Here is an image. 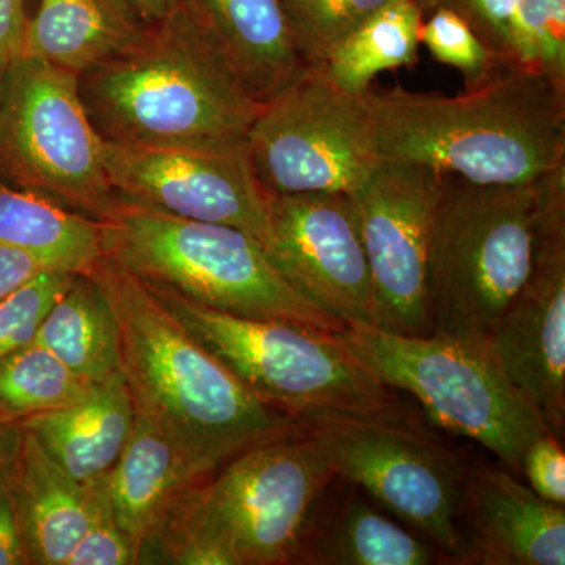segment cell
I'll return each mask as SVG.
<instances>
[{
  "label": "cell",
  "mask_w": 565,
  "mask_h": 565,
  "mask_svg": "<svg viewBox=\"0 0 565 565\" xmlns=\"http://www.w3.org/2000/svg\"><path fill=\"white\" fill-rule=\"evenodd\" d=\"M87 275L117 319L134 412L159 427L200 479L305 429L255 396L120 264L103 256Z\"/></svg>",
  "instance_id": "cell-1"
},
{
  "label": "cell",
  "mask_w": 565,
  "mask_h": 565,
  "mask_svg": "<svg viewBox=\"0 0 565 565\" xmlns=\"http://www.w3.org/2000/svg\"><path fill=\"white\" fill-rule=\"evenodd\" d=\"M382 161L516 185L565 166V85L509 65L459 96L366 92Z\"/></svg>",
  "instance_id": "cell-2"
},
{
  "label": "cell",
  "mask_w": 565,
  "mask_h": 565,
  "mask_svg": "<svg viewBox=\"0 0 565 565\" xmlns=\"http://www.w3.org/2000/svg\"><path fill=\"white\" fill-rule=\"evenodd\" d=\"M337 478L307 426L253 448L178 497L140 563L297 564L315 508Z\"/></svg>",
  "instance_id": "cell-3"
},
{
  "label": "cell",
  "mask_w": 565,
  "mask_h": 565,
  "mask_svg": "<svg viewBox=\"0 0 565 565\" xmlns=\"http://www.w3.org/2000/svg\"><path fill=\"white\" fill-rule=\"evenodd\" d=\"M79 95L104 141L134 147L243 143L263 106L212 54L181 9L85 71Z\"/></svg>",
  "instance_id": "cell-4"
},
{
  "label": "cell",
  "mask_w": 565,
  "mask_h": 565,
  "mask_svg": "<svg viewBox=\"0 0 565 565\" xmlns=\"http://www.w3.org/2000/svg\"><path fill=\"white\" fill-rule=\"evenodd\" d=\"M541 180L476 184L445 173L427 253L433 333L478 344L492 337L534 267Z\"/></svg>",
  "instance_id": "cell-5"
},
{
  "label": "cell",
  "mask_w": 565,
  "mask_h": 565,
  "mask_svg": "<svg viewBox=\"0 0 565 565\" xmlns=\"http://www.w3.org/2000/svg\"><path fill=\"white\" fill-rule=\"evenodd\" d=\"M99 222L104 256L145 285L241 318L307 323L326 332L345 329L303 299L263 244L243 230L188 221L117 193Z\"/></svg>",
  "instance_id": "cell-6"
},
{
  "label": "cell",
  "mask_w": 565,
  "mask_h": 565,
  "mask_svg": "<svg viewBox=\"0 0 565 565\" xmlns=\"http://www.w3.org/2000/svg\"><path fill=\"white\" fill-rule=\"evenodd\" d=\"M145 286L203 348L275 411L302 423L321 415L404 412L396 390L360 363L337 332L222 313L169 289Z\"/></svg>",
  "instance_id": "cell-7"
},
{
  "label": "cell",
  "mask_w": 565,
  "mask_h": 565,
  "mask_svg": "<svg viewBox=\"0 0 565 565\" xmlns=\"http://www.w3.org/2000/svg\"><path fill=\"white\" fill-rule=\"evenodd\" d=\"M337 337L379 381L415 396L441 427L478 441L512 471H522L527 446L548 430L486 344L374 327H345Z\"/></svg>",
  "instance_id": "cell-8"
},
{
  "label": "cell",
  "mask_w": 565,
  "mask_h": 565,
  "mask_svg": "<svg viewBox=\"0 0 565 565\" xmlns=\"http://www.w3.org/2000/svg\"><path fill=\"white\" fill-rule=\"evenodd\" d=\"M76 74L31 54L7 63L0 92V181L102 221L115 199Z\"/></svg>",
  "instance_id": "cell-9"
},
{
  "label": "cell",
  "mask_w": 565,
  "mask_h": 565,
  "mask_svg": "<svg viewBox=\"0 0 565 565\" xmlns=\"http://www.w3.org/2000/svg\"><path fill=\"white\" fill-rule=\"evenodd\" d=\"M305 426L329 452L344 482L363 489L404 525L459 564V512L468 468L405 412L321 415Z\"/></svg>",
  "instance_id": "cell-10"
},
{
  "label": "cell",
  "mask_w": 565,
  "mask_h": 565,
  "mask_svg": "<svg viewBox=\"0 0 565 565\" xmlns=\"http://www.w3.org/2000/svg\"><path fill=\"white\" fill-rule=\"evenodd\" d=\"M366 92L344 90L313 66L264 104L247 134L264 191L351 195L362 188L382 162Z\"/></svg>",
  "instance_id": "cell-11"
},
{
  "label": "cell",
  "mask_w": 565,
  "mask_h": 565,
  "mask_svg": "<svg viewBox=\"0 0 565 565\" xmlns=\"http://www.w3.org/2000/svg\"><path fill=\"white\" fill-rule=\"evenodd\" d=\"M445 173L419 163L382 161L351 193L370 264L377 329L407 337L433 333L427 253Z\"/></svg>",
  "instance_id": "cell-12"
},
{
  "label": "cell",
  "mask_w": 565,
  "mask_h": 565,
  "mask_svg": "<svg viewBox=\"0 0 565 565\" xmlns=\"http://www.w3.org/2000/svg\"><path fill=\"white\" fill-rule=\"evenodd\" d=\"M114 192L129 202L188 221L221 223L264 245L267 192L253 170L247 141L215 147H134L104 141Z\"/></svg>",
  "instance_id": "cell-13"
},
{
  "label": "cell",
  "mask_w": 565,
  "mask_h": 565,
  "mask_svg": "<svg viewBox=\"0 0 565 565\" xmlns=\"http://www.w3.org/2000/svg\"><path fill=\"white\" fill-rule=\"evenodd\" d=\"M534 267L486 345L534 405L546 429L565 434V166L541 180Z\"/></svg>",
  "instance_id": "cell-14"
},
{
  "label": "cell",
  "mask_w": 565,
  "mask_h": 565,
  "mask_svg": "<svg viewBox=\"0 0 565 565\" xmlns=\"http://www.w3.org/2000/svg\"><path fill=\"white\" fill-rule=\"evenodd\" d=\"M263 247L303 299L344 327L377 329L373 278L348 193H267Z\"/></svg>",
  "instance_id": "cell-15"
},
{
  "label": "cell",
  "mask_w": 565,
  "mask_h": 565,
  "mask_svg": "<svg viewBox=\"0 0 565 565\" xmlns=\"http://www.w3.org/2000/svg\"><path fill=\"white\" fill-rule=\"evenodd\" d=\"M459 534V564H565L564 505L500 468H468Z\"/></svg>",
  "instance_id": "cell-16"
},
{
  "label": "cell",
  "mask_w": 565,
  "mask_h": 565,
  "mask_svg": "<svg viewBox=\"0 0 565 565\" xmlns=\"http://www.w3.org/2000/svg\"><path fill=\"white\" fill-rule=\"evenodd\" d=\"M180 9L259 106L310 68L294 46L280 0H180Z\"/></svg>",
  "instance_id": "cell-17"
},
{
  "label": "cell",
  "mask_w": 565,
  "mask_h": 565,
  "mask_svg": "<svg viewBox=\"0 0 565 565\" xmlns=\"http://www.w3.org/2000/svg\"><path fill=\"white\" fill-rule=\"evenodd\" d=\"M24 430V429H22ZM11 497L31 565H66L90 516L87 482L76 481L24 430Z\"/></svg>",
  "instance_id": "cell-18"
},
{
  "label": "cell",
  "mask_w": 565,
  "mask_h": 565,
  "mask_svg": "<svg viewBox=\"0 0 565 565\" xmlns=\"http://www.w3.org/2000/svg\"><path fill=\"white\" fill-rule=\"evenodd\" d=\"M134 405L122 374L95 385L77 403L25 419L20 426L35 435L55 463L85 482L109 473L134 426Z\"/></svg>",
  "instance_id": "cell-19"
},
{
  "label": "cell",
  "mask_w": 565,
  "mask_h": 565,
  "mask_svg": "<svg viewBox=\"0 0 565 565\" xmlns=\"http://www.w3.org/2000/svg\"><path fill=\"white\" fill-rule=\"evenodd\" d=\"M199 481L203 479L159 427L136 414L128 441L109 471V487L115 519L139 556L178 497Z\"/></svg>",
  "instance_id": "cell-20"
},
{
  "label": "cell",
  "mask_w": 565,
  "mask_h": 565,
  "mask_svg": "<svg viewBox=\"0 0 565 565\" xmlns=\"http://www.w3.org/2000/svg\"><path fill=\"white\" fill-rule=\"evenodd\" d=\"M145 28L128 0H40L22 52L79 77L131 47Z\"/></svg>",
  "instance_id": "cell-21"
},
{
  "label": "cell",
  "mask_w": 565,
  "mask_h": 565,
  "mask_svg": "<svg viewBox=\"0 0 565 565\" xmlns=\"http://www.w3.org/2000/svg\"><path fill=\"white\" fill-rule=\"evenodd\" d=\"M438 559L445 556L423 535L362 498H351L326 522L311 515L297 564L429 565Z\"/></svg>",
  "instance_id": "cell-22"
},
{
  "label": "cell",
  "mask_w": 565,
  "mask_h": 565,
  "mask_svg": "<svg viewBox=\"0 0 565 565\" xmlns=\"http://www.w3.org/2000/svg\"><path fill=\"white\" fill-rule=\"evenodd\" d=\"M32 343L57 356L87 385L104 384L121 373L117 319L102 288L88 275H74L44 316Z\"/></svg>",
  "instance_id": "cell-23"
},
{
  "label": "cell",
  "mask_w": 565,
  "mask_h": 565,
  "mask_svg": "<svg viewBox=\"0 0 565 565\" xmlns=\"http://www.w3.org/2000/svg\"><path fill=\"white\" fill-rule=\"evenodd\" d=\"M0 244L31 253L47 269L76 275L90 273L104 256L102 222L2 181Z\"/></svg>",
  "instance_id": "cell-24"
},
{
  "label": "cell",
  "mask_w": 565,
  "mask_h": 565,
  "mask_svg": "<svg viewBox=\"0 0 565 565\" xmlns=\"http://www.w3.org/2000/svg\"><path fill=\"white\" fill-rule=\"evenodd\" d=\"M423 21L416 0H390L338 41L318 68L344 90H370L382 71L414 65Z\"/></svg>",
  "instance_id": "cell-25"
},
{
  "label": "cell",
  "mask_w": 565,
  "mask_h": 565,
  "mask_svg": "<svg viewBox=\"0 0 565 565\" xmlns=\"http://www.w3.org/2000/svg\"><path fill=\"white\" fill-rule=\"evenodd\" d=\"M92 388L57 356L31 343L0 362V423L21 424L68 407Z\"/></svg>",
  "instance_id": "cell-26"
},
{
  "label": "cell",
  "mask_w": 565,
  "mask_h": 565,
  "mask_svg": "<svg viewBox=\"0 0 565 565\" xmlns=\"http://www.w3.org/2000/svg\"><path fill=\"white\" fill-rule=\"evenodd\" d=\"M294 46L310 68L390 0H280Z\"/></svg>",
  "instance_id": "cell-27"
},
{
  "label": "cell",
  "mask_w": 565,
  "mask_h": 565,
  "mask_svg": "<svg viewBox=\"0 0 565 565\" xmlns=\"http://www.w3.org/2000/svg\"><path fill=\"white\" fill-rule=\"evenodd\" d=\"M512 63L565 85V0H519Z\"/></svg>",
  "instance_id": "cell-28"
},
{
  "label": "cell",
  "mask_w": 565,
  "mask_h": 565,
  "mask_svg": "<svg viewBox=\"0 0 565 565\" xmlns=\"http://www.w3.org/2000/svg\"><path fill=\"white\" fill-rule=\"evenodd\" d=\"M419 43L426 44L437 61L459 70L467 90L486 84L512 65L489 50L462 18L446 9L433 11L429 20L423 21Z\"/></svg>",
  "instance_id": "cell-29"
},
{
  "label": "cell",
  "mask_w": 565,
  "mask_h": 565,
  "mask_svg": "<svg viewBox=\"0 0 565 565\" xmlns=\"http://www.w3.org/2000/svg\"><path fill=\"white\" fill-rule=\"evenodd\" d=\"M74 275L44 270L0 302V362L32 343L44 316L68 288Z\"/></svg>",
  "instance_id": "cell-30"
},
{
  "label": "cell",
  "mask_w": 565,
  "mask_h": 565,
  "mask_svg": "<svg viewBox=\"0 0 565 565\" xmlns=\"http://www.w3.org/2000/svg\"><path fill=\"white\" fill-rule=\"evenodd\" d=\"M90 492V516L79 544L66 565L140 564L139 552L122 533L111 508L109 473L87 482Z\"/></svg>",
  "instance_id": "cell-31"
},
{
  "label": "cell",
  "mask_w": 565,
  "mask_h": 565,
  "mask_svg": "<svg viewBox=\"0 0 565 565\" xmlns=\"http://www.w3.org/2000/svg\"><path fill=\"white\" fill-rule=\"evenodd\" d=\"M424 17L446 9L462 18L494 54L512 63V22L519 0H416ZM514 65V63H512Z\"/></svg>",
  "instance_id": "cell-32"
},
{
  "label": "cell",
  "mask_w": 565,
  "mask_h": 565,
  "mask_svg": "<svg viewBox=\"0 0 565 565\" xmlns=\"http://www.w3.org/2000/svg\"><path fill=\"white\" fill-rule=\"evenodd\" d=\"M522 471L539 497L550 503L565 505L563 440L548 430L535 437L523 455Z\"/></svg>",
  "instance_id": "cell-33"
},
{
  "label": "cell",
  "mask_w": 565,
  "mask_h": 565,
  "mask_svg": "<svg viewBox=\"0 0 565 565\" xmlns=\"http://www.w3.org/2000/svg\"><path fill=\"white\" fill-rule=\"evenodd\" d=\"M11 470L0 471V565H31L11 497Z\"/></svg>",
  "instance_id": "cell-34"
},
{
  "label": "cell",
  "mask_w": 565,
  "mask_h": 565,
  "mask_svg": "<svg viewBox=\"0 0 565 565\" xmlns=\"http://www.w3.org/2000/svg\"><path fill=\"white\" fill-rule=\"evenodd\" d=\"M44 270L47 267L31 253L0 244V302Z\"/></svg>",
  "instance_id": "cell-35"
},
{
  "label": "cell",
  "mask_w": 565,
  "mask_h": 565,
  "mask_svg": "<svg viewBox=\"0 0 565 565\" xmlns=\"http://www.w3.org/2000/svg\"><path fill=\"white\" fill-rule=\"evenodd\" d=\"M25 0H0V57L11 58L24 50Z\"/></svg>",
  "instance_id": "cell-36"
},
{
  "label": "cell",
  "mask_w": 565,
  "mask_h": 565,
  "mask_svg": "<svg viewBox=\"0 0 565 565\" xmlns=\"http://www.w3.org/2000/svg\"><path fill=\"white\" fill-rule=\"evenodd\" d=\"M24 430L20 424L0 423V471L7 470L17 460Z\"/></svg>",
  "instance_id": "cell-37"
},
{
  "label": "cell",
  "mask_w": 565,
  "mask_h": 565,
  "mask_svg": "<svg viewBox=\"0 0 565 565\" xmlns=\"http://www.w3.org/2000/svg\"><path fill=\"white\" fill-rule=\"evenodd\" d=\"M145 24H154L180 9V0H128Z\"/></svg>",
  "instance_id": "cell-38"
},
{
  "label": "cell",
  "mask_w": 565,
  "mask_h": 565,
  "mask_svg": "<svg viewBox=\"0 0 565 565\" xmlns=\"http://www.w3.org/2000/svg\"><path fill=\"white\" fill-rule=\"evenodd\" d=\"M10 58L0 57V92H2V82L3 74H6L7 63H9Z\"/></svg>",
  "instance_id": "cell-39"
}]
</instances>
